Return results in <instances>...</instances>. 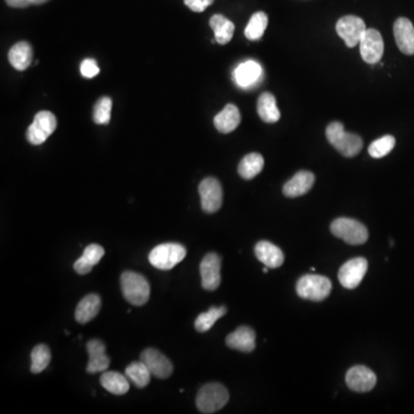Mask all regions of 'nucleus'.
<instances>
[{"label":"nucleus","mask_w":414,"mask_h":414,"mask_svg":"<svg viewBox=\"0 0 414 414\" xmlns=\"http://www.w3.org/2000/svg\"><path fill=\"white\" fill-rule=\"evenodd\" d=\"M105 250L99 244H90L85 248L83 256L75 261L74 269L80 275H85L92 271V268L98 264L104 257Z\"/></svg>","instance_id":"412c9836"},{"label":"nucleus","mask_w":414,"mask_h":414,"mask_svg":"<svg viewBox=\"0 0 414 414\" xmlns=\"http://www.w3.org/2000/svg\"><path fill=\"white\" fill-rule=\"evenodd\" d=\"M6 3L14 8H24L33 5V0H6Z\"/></svg>","instance_id":"e433bc0d"},{"label":"nucleus","mask_w":414,"mask_h":414,"mask_svg":"<svg viewBox=\"0 0 414 414\" xmlns=\"http://www.w3.org/2000/svg\"><path fill=\"white\" fill-rule=\"evenodd\" d=\"M396 44L401 52L408 56L414 54V27L406 17H399L394 24Z\"/></svg>","instance_id":"2eb2a0df"},{"label":"nucleus","mask_w":414,"mask_h":414,"mask_svg":"<svg viewBox=\"0 0 414 414\" xmlns=\"http://www.w3.org/2000/svg\"><path fill=\"white\" fill-rule=\"evenodd\" d=\"M56 128L57 119L53 113L49 111L38 112L27 131V140L33 145H40L54 133Z\"/></svg>","instance_id":"0eeeda50"},{"label":"nucleus","mask_w":414,"mask_h":414,"mask_svg":"<svg viewBox=\"0 0 414 414\" xmlns=\"http://www.w3.org/2000/svg\"><path fill=\"white\" fill-rule=\"evenodd\" d=\"M346 382L353 392H369L376 385V375L366 366H353L346 373Z\"/></svg>","instance_id":"ddd939ff"},{"label":"nucleus","mask_w":414,"mask_h":414,"mask_svg":"<svg viewBox=\"0 0 414 414\" xmlns=\"http://www.w3.org/2000/svg\"><path fill=\"white\" fill-rule=\"evenodd\" d=\"M263 76V68L257 61L248 60L237 66L234 71V81L238 87L249 89L258 84Z\"/></svg>","instance_id":"f3484780"},{"label":"nucleus","mask_w":414,"mask_h":414,"mask_svg":"<svg viewBox=\"0 0 414 414\" xmlns=\"http://www.w3.org/2000/svg\"><path fill=\"white\" fill-rule=\"evenodd\" d=\"M360 54L364 61L374 65L381 60L385 53V42L376 29H367L360 40Z\"/></svg>","instance_id":"9b49d317"},{"label":"nucleus","mask_w":414,"mask_h":414,"mask_svg":"<svg viewBox=\"0 0 414 414\" xmlns=\"http://www.w3.org/2000/svg\"><path fill=\"white\" fill-rule=\"evenodd\" d=\"M256 257L268 268H277L282 266L284 255L279 246L271 242H258L255 248Z\"/></svg>","instance_id":"aec40b11"},{"label":"nucleus","mask_w":414,"mask_h":414,"mask_svg":"<svg viewBox=\"0 0 414 414\" xmlns=\"http://www.w3.org/2000/svg\"><path fill=\"white\" fill-rule=\"evenodd\" d=\"M101 385L103 388L106 389L108 392L113 394H124L129 392V378L121 373L110 371H105L101 376Z\"/></svg>","instance_id":"bb28decb"},{"label":"nucleus","mask_w":414,"mask_h":414,"mask_svg":"<svg viewBox=\"0 0 414 414\" xmlns=\"http://www.w3.org/2000/svg\"><path fill=\"white\" fill-rule=\"evenodd\" d=\"M186 249L179 243H163L150 252L149 260L154 267L170 271L186 258Z\"/></svg>","instance_id":"39448f33"},{"label":"nucleus","mask_w":414,"mask_h":414,"mask_svg":"<svg viewBox=\"0 0 414 414\" xmlns=\"http://www.w3.org/2000/svg\"><path fill=\"white\" fill-rule=\"evenodd\" d=\"M241 124V114L235 105H226L225 108L214 118V126L216 131L221 134H229L235 131Z\"/></svg>","instance_id":"4be33fe9"},{"label":"nucleus","mask_w":414,"mask_h":414,"mask_svg":"<svg viewBox=\"0 0 414 414\" xmlns=\"http://www.w3.org/2000/svg\"><path fill=\"white\" fill-rule=\"evenodd\" d=\"M33 54V47L29 43L19 42L10 50L8 60L14 68L22 72L31 65Z\"/></svg>","instance_id":"5701e85b"},{"label":"nucleus","mask_w":414,"mask_h":414,"mask_svg":"<svg viewBox=\"0 0 414 414\" xmlns=\"http://www.w3.org/2000/svg\"><path fill=\"white\" fill-rule=\"evenodd\" d=\"M332 282L323 275L307 274L297 282V294L300 298L312 302H323L332 293Z\"/></svg>","instance_id":"20e7f679"},{"label":"nucleus","mask_w":414,"mask_h":414,"mask_svg":"<svg viewBox=\"0 0 414 414\" xmlns=\"http://www.w3.org/2000/svg\"><path fill=\"white\" fill-rule=\"evenodd\" d=\"M87 351L89 353L87 372L96 374V373L105 372L108 369L110 358L106 355L104 343L99 339H91L87 344Z\"/></svg>","instance_id":"dca6fc26"},{"label":"nucleus","mask_w":414,"mask_h":414,"mask_svg":"<svg viewBox=\"0 0 414 414\" xmlns=\"http://www.w3.org/2000/svg\"><path fill=\"white\" fill-rule=\"evenodd\" d=\"M112 99L101 97L94 108V121L97 124H108L111 120Z\"/></svg>","instance_id":"72a5a7b5"},{"label":"nucleus","mask_w":414,"mask_h":414,"mask_svg":"<svg viewBox=\"0 0 414 414\" xmlns=\"http://www.w3.org/2000/svg\"><path fill=\"white\" fill-rule=\"evenodd\" d=\"M101 306V297L90 294L85 296L76 307L75 319L77 323L84 325L91 321L99 313Z\"/></svg>","instance_id":"b1692460"},{"label":"nucleus","mask_w":414,"mask_h":414,"mask_svg":"<svg viewBox=\"0 0 414 414\" xmlns=\"http://www.w3.org/2000/svg\"><path fill=\"white\" fill-rule=\"evenodd\" d=\"M314 181H316V177H314L313 173H311L309 170H300L284 184V196L288 198L303 196L312 189Z\"/></svg>","instance_id":"a211bd4d"},{"label":"nucleus","mask_w":414,"mask_h":414,"mask_svg":"<svg viewBox=\"0 0 414 414\" xmlns=\"http://www.w3.org/2000/svg\"><path fill=\"white\" fill-rule=\"evenodd\" d=\"M366 30L365 21L355 15L341 17L336 23V31L349 47H355L360 43Z\"/></svg>","instance_id":"9d476101"},{"label":"nucleus","mask_w":414,"mask_h":414,"mask_svg":"<svg viewBox=\"0 0 414 414\" xmlns=\"http://www.w3.org/2000/svg\"><path fill=\"white\" fill-rule=\"evenodd\" d=\"M81 74L85 79H92L99 74V67L94 59H85L81 64Z\"/></svg>","instance_id":"f704fd0d"},{"label":"nucleus","mask_w":414,"mask_h":414,"mask_svg":"<svg viewBox=\"0 0 414 414\" xmlns=\"http://www.w3.org/2000/svg\"><path fill=\"white\" fill-rule=\"evenodd\" d=\"M49 0H33V5H42V3H47Z\"/></svg>","instance_id":"4c0bfd02"},{"label":"nucleus","mask_w":414,"mask_h":414,"mask_svg":"<svg viewBox=\"0 0 414 414\" xmlns=\"http://www.w3.org/2000/svg\"><path fill=\"white\" fill-rule=\"evenodd\" d=\"M258 114L266 124H275L280 120L281 113L277 108L276 99L271 92H264L257 103Z\"/></svg>","instance_id":"393cba45"},{"label":"nucleus","mask_w":414,"mask_h":414,"mask_svg":"<svg viewBox=\"0 0 414 414\" xmlns=\"http://www.w3.org/2000/svg\"><path fill=\"white\" fill-rule=\"evenodd\" d=\"M226 313H227V307L212 306L207 312H204L197 316L196 321H195V328L199 333H205L207 330H211L213 325Z\"/></svg>","instance_id":"c756f323"},{"label":"nucleus","mask_w":414,"mask_h":414,"mask_svg":"<svg viewBox=\"0 0 414 414\" xmlns=\"http://www.w3.org/2000/svg\"><path fill=\"white\" fill-rule=\"evenodd\" d=\"M140 360L147 365L151 374L158 378H170L173 373V365L166 355L156 349L144 350Z\"/></svg>","instance_id":"4468645a"},{"label":"nucleus","mask_w":414,"mask_h":414,"mask_svg":"<svg viewBox=\"0 0 414 414\" xmlns=\"http://www.w3.org/2000/svg\"><path fill=\"white\" fill-rule=\"evenodd\" d=\"M124 374L138 388H145L150 383L151 375H152L142 360L131 362V365L126 369Z\"/></svg>","instance_id":"c85d7f7f"},{"label":"nucleus","mask_w":414,"mask_h":414,"mask_svg":"<svg viewBox=\"0 0 414 414\" xmlns=\"http://www.w3.org/2000/svg\"><path fill=\"white\" fill-rule=\"evenodd\" d=\"M330 230L335 237L341 238L348 244H365L369 239V230L362 222L355 219H336L330 226Z\"/></svg>","instance_id":"423d86ee"},{"label":"nucleus","mask_w":414,"mask_h":414,"mask_svg":"<svg viewBox=\"0 0 414 414\" xmlns=\"http://www.w3.org/2000/svg\"><path fill=\"white\" fill-rule=\"evenodd\" d=\"M214 0H184L186 7L196 13H202L207 7L212 5Z\"/></svg>","instance_id":"c9c22d12"},{"label":"nucleus","mask_w":414,"mask_h":414,"mask_svg":"<svg viewBox=\"0 0 414 414\" xmlns=\"http://www.w3.org/2000/svg\"><path fill=\"white\" fill-rule=\"evenodd\" d=\"M265 160L260 154H248L241 160L238 165V174L242 179H252L264 170Z\"/></svg>","instance_id":"cd10ccee"},{"label":"nucleus","mask_w":414,"mask_h":414,"mask_svg":"<svg viewBox=\"0 0 414 414\" xmlns=\"http://www.w3.org/2000/svg\"><path fill=\"white\" fill-rule=\"evenodd\" d=\"M396 144V140L392 135H387L383 138H378V140H374L369 147V154L371 157L378 159V158H383L387 154L392 152V149L394 147Z\"/></svg>","instance_id":"473e14b6"},{"label":"nucleus","mask_w":414,"mask_h":414,"mask_svg":"<svg viewBox=\"0 0 414 414\" xmlns=\"http://www.w3.org/2000/svg\"><path fill=\"white\" fill-rule=\"evenodd\" d=\"M121 290L127 302L135 306H143L150 298V284L143 275L135 272H124L121 275Z\"/></svg>","instance_id":"f03ea898"},{"label":"nucleus","mask_w":414,"mask_h":414,"mask_svg":"<svg viewBox=\"0 0 414 414\" xmlns=\"http://www.w3.org/2000/svg\"><path fill=\"white\" fill-rule=\"evenodd\" d=\"M326 138L339 154L346 158L355 157L362 150V140L360 136L346 133L344 126L339 121L328 124Z\"/></svg>","instance_id":"f257e3e1"},{"label":"nucleus","mask_w":414,"mask_h":414,"mask_svg":"<svg viewBox=\"0 0 414 414\" xmlns=\"http://www.w3.org/2000/svg\"><path fill=\"white\" fill-rule=\"evenodd\" d=\"M198 191L204 212L216 213L221 209L223 193L218 179L214 177H206L205 179H202L199 184Z\"/></svg>","instance_id":"1a4fd4ad"},{"label":"nucleus","mask_w":414,"mask_h":414,"mask_svg":"<svg viewBox=\"0 0 414 414\" xmlns=\"http://www.w3.org/2000/svg\"><path fill=\"white\" fill-rule=\"evenodd\" d=\"M229 401V392L221 383H207L202 385L196 397L199 412L205 414L220 411Z\"/></svg>","instance_id":"7ed1b4c3"},{"label":"nucleus","mask_w":414,"mask_h":414,"mask_svg":"<svg viewBox=\"0 0 414 414\" xmlns=\"http://www.w3.org/2000/svg\"><path fill=\"white\" fill-rule=\"evenodd\" d=\"M268 17L264 12H257L252 15L245 28V37L250 40H257L264 36L265 30L267 28Z\"/></svg>","instance_id":"7c9ffc66"},{"label":"nucleus","mask_w":414,"mask_h":414,"mask_svg":"<svg viewBox=\"0 0 414 414\" xmlns=\"http://www.w3.org/2000/svg\"><path fill=\"white\" fill-rule=\"evenodd\" d=\"M209 26L214 31L216 43L225 45L232 40L235 31V24L221 14H216L211 17Z\"/></svg>","instance_id":"a878e982"},{"label":"nucleus","mask_w":414,"mask_h":414,"mask_svg":"<svg viewBox=\"0 0 414 414\" xmlns=\"http://www.w3.org/2000/svg\"><path fill=\"white\" fill-rule=\"evenodd\" d=\"M226 344L232 350L250 353L256 349L255 330L248 326L238 327L237 330L229 334Z\"/></svg>","instance_id":"6ab92c4d"},{"label":"nucleus","mask_w":414,"mask_h":414,"mask_svg":"<svg viewBox=\"0 0 414 414\" xmlns=\"http://www.w3.org/2000/svg\"><path fill=\"white\" fill-rule=\"evenodd\" d=\"M202 287L205 290L214 291L221 283V259L214 252L207 253L200 263Z\"/></svg>","instance_id":"f8f14e48"},{"label":"nucleus","mask_w":414,"mask_h":414,"mask_svg":"<svg viewBox=\"0 0 414 414\" xmlns=\"http://www.w3.org/2000/svg\"><path fill=\"white\" fill-rule=\"evenodd\" d=\"M367 268H369V263L365 258H353L351 260L346 261L342 265V267L339 268V283L349 290L355 289L359 284L362 283Z\"/></svg>","instance_id":"6e6552de"},{"label":"nucleus","mask_w":414,"mask_h":414,"mask_svg":"<svg viewBox=\"0 0 414 414\" xmlns=\"http://www.w3.org/2000/svg\"><path fill=\"white\" fill-rule=\"evenodd\" d=\"M51 362V351L46 344H38L31 351V366L30 371L34 374L42 373Z\"/></svg>","instance_id":"2f4dec72"}]
</instances>
